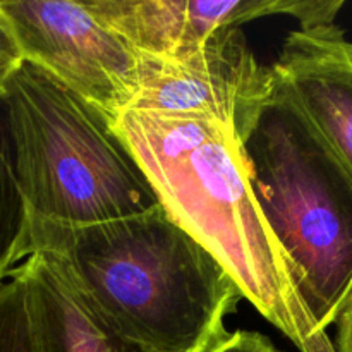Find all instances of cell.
<instances>
[{
  "label": "cell",
  "instance_id": "ba28073f",
  "mask_svg": "<svg viewBox=\"0 0 352 352\" xmlns=\"http://www.w3.org/2000/svg\"><path fill=\"white\" fill-rule=\"evenodd\" d=\"M352 170V41L336 23L296 30L272 65Z\"/></svg>",
  "mask_w": 352,
  "mask_h": 352
},
{
  "label": "cell",
  "instance_id": "277c9868",
  "mask_svg": "<svg viewBox=\"0 0 352 352\" xmlns=\"http://www.w3.org/2000/svg\"><path fill=\"white\" fill-rule=\"evenodd\" d=\"M0 133L30 222L91 226L160 206L112 120L28 62L0 96Z\"/></svg>",
  "mask_w": 352,
  "mask_h": 352
},
{
  "label": "cell",
  "instance_id": "7a4b0ae2",
  "mask_svg": "<svg viewBox=\"0 0 352 352\" xmlns=\"http://www.w3.org/2000/svg\"><path fill=\"white\" fill-rule=\"evenodd\" d=\"M113 131L162 210L226 268L243 299L301 352H336L296 291L284 251L253 196L239 144L223 124L127 110Z\"/></svg>",
  "mask_w": 352,
  "mask_h": 352
},
{
  "label": "cell",
  "instance_id": "30bf717a",
  "mask_svg": "<svg viewBox=\"0 0 352 352\" xmlns=\"http://www.w3.org/2000/svg\"><path fill=\"white\" fill-rule=\"evenodd\" d=\"M30 213L0 133V280L28 256Z\"/></svg>",
  "mask_w": 352,
  "mask_h": 352
},
{
  "label": "cell",
  "instance_id": "4fadbf2b",
  "mask_svg": "<svg viewBox=\"0 0 352 352\" xmlns=\"http://www.w3.org/2000/svg\"><path fill=\"white\" fill-rule=\"evenodd\" d=\"M23 62L24 58L17 47L16 38L0 16V96L6 89L7 81L12 78V74L21 67Z\"/></svg>",
  "mask_w": 352,
  "mask_h": 352
},
{
  "label": "cell",
  "instance_id": "5b68a950",
  "mask_svg": "<svg viewBox=\"0 0 352 352\" xmlns=\"http://www.w3.org/2000/svg\"><path fill=\"white\" fill-rule=\"evenodd\" d=\"M24 62L116 122L140 91L141 57L120 34L72 0H0Z\"/></svg>",
  "mask_w": 352,
  "mask_h": 352
},
{
  "label": "cell",
  "instance_id": "9c48e42d",
  "mask_svg": "<svg viewBox=\"0 0 352 352\" xmlns=\"http://www.w3.org/2000/svg\"><path fill=\"white\" fill-rule=\"evenodd\" d=\"M38 352H151L107 329L43 253L19 263Z\"/></svg>",
  "mask_w": 352,
  "mask_h": 352
},
{
  "label": "cell",
  "instance_id": "8fae6325",
  "mask_svg": "<svg viewBox=\"0 0 352 352\" xmlns=\"http://www.w3.org/2000/svg\"><path fill=\"white\" fill-rule=\"evenodd\" d=\"M0 352H38L26 282L19 265L0 280Z\"/></svg>",
  "mask_w": 352,
  "mask_h": 352
},
{
  "label": "cell",
  "instance_id": "3957f363",
  "mask_svg": "<svg viewBox=\"0 0 352 352\" xmlns=\"http://www.w3.org/2000/svg\"><path fill=\"white\" fill-rule=\"evenodd\" d=\"M239 148L296 291L327 333L352 292V170L277 76Z\"/></svg>",
  "mask_w": 352,
  "mask_h": 352
},
{
  "label": "cell",
  "instance_id": "7c38bea8",
  "mask_svg": "<svg viewBox=\"0 0 352 352\" xmlns=\"http://www.w3.org/2000/svg\"><path fill=\"white\" fill-rule=\"evenodd\" d=\"M208 352H284L278 349L267 336L248 330L229 333L220 344Z\"/></svg>",
  "mask_w": 352,
  "mask_h": 352
},
{
  "label": "cell",
  "instance_id": "6da1fadb",
  "mask_svg": "<svg viewBox=\"0 0 352 352\" xmlns=\"http://www.w3.org/2000/svg\"><path fill=\"white\" fill-rule=\"evenodd\" d=\"M31 253L47 254L107 329L151 352L212 351L243 299L162 206L91 226L30 222Z\"/></svg>",
  "mask_w": 352,
  "mask_h": 352
},
{
  "label": "cell",
  "instance_id": "8992f818",
  "mask_svg": "<svg viewBox=\"0 0 352 352\" xmlns=\"http://www.w3.org/2000/svg\"><path fill=\"white\" fill-rule=\"evenodd\" d=\"M274 81L272 67L258 62L236 28L179 57H141L140 91L131 110L213 119L239 144Z\"/></svg>",
  "mask_w": 352,
  "mask_h": 352
},
{
  "label": "cell",
  "instance_id": "5bb4252c",
  "mask_svg": "<svg viewBox=\"0 0 352 352\" xmlns=\"http://www.w3.org/2000/svg\"><path fill=\"white\" fill-rule=\"evenodd\" d=\"M337 336H336V352H352V292L344 305L342 311L339 313V318L336 322Z\"/></svg>",
  "mask_w": 352,
  "mask_h": 352
},
{
  "label": "cell",
  "instance_id": "52a82bcc",
  "mask_svg": "<svg viewBox=\"0 0 352 352\" xmlns=\"http://www.w3.org/2000/svg\"><path fill=\"white\" fill-rule=\"evenodd\" d=\"M140 57L189 54L215 34L268 16H294L296 0H88Z\"/></svg>",
  "mask_w": 352,
  "mask_h": 352
}]
</instances>
